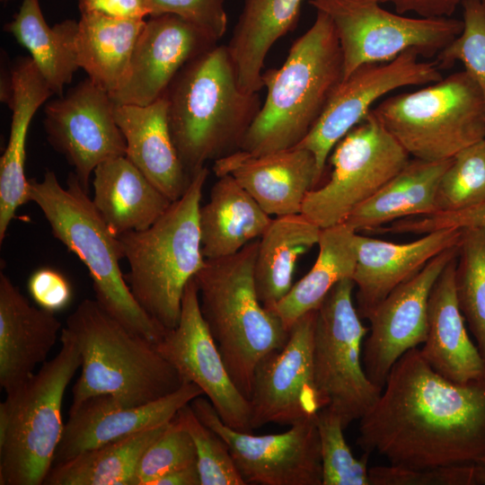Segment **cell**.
Here are the masks:
<instances>
[{"label":"cell","instance_id":"obj_1","mask_svg":"<svg viewBox=\"0 0 485 485\" xmlns=\"http://www.w3.org/2000/svg\"><path fill=\"white\" fill-rule=\"evenodd\" d=\"M357 443L391 465L432 469L485 455V378L467 384L436 373L418 348L392 366Z\"/></svg>","mask_w":485,"mask_h":485},{"label":"cell","instance_id":"obj_2","mask_svg":"<svg viewBox=\"0 0 485 485\" xmlns=\"http://www.w3.org/2000/svg\"><path fill=\"white\" fill-rule=\"evenodd\" d=\"M163 97L173 144L191 178L207 162L240 150L261 107L258 93L240 87L228 48L218 44L186 64Z\"/></svg>","mask_w":485,"mask_h":485},{"label":"cell","instance_id":"obj_3","mask_svg":"<svg viewBox=\"0 0 485 485\" xmlns=\"http://www.w3.org/2000/svg\"><path fill=\"white\" fill-rule=\"evenodd\" d=\"M343 79V57L330 17L316 11L279 68L262 74L264 103L240 150L262 155L295 147L313 128Z\"/></svg>","mask_w":485,"mask_h":485},{"label":"cell","instance_id":"obj_4","mask_svg":"<svg viewBox=\"0 0 485 485\" xmlns=\"http://www.w3.org/2000/svg\"><path fill=\"white\" fill-rule=\"evenodd\" d=\"M30 200L43 213L53 236L86 266L95 300L114 319L153 343L167 330L140 306L128 286L119 261L125 258L119 237L104 222L74 172L60 185L47 170L41 181L30 179Z\"/></svg>","mask_w":485,"mask_h":485},{"label":"cell","instance_id":"obj_5","mask_svg":"<svg viewBox=\"0 0 485 485\" xmlns=\"http://www.w3.org/2000/svg\"><path fill=\"white\" fill-rule=\"evenodd\" d=\"M65 328L82 359L71 406L96 395H110L123 406L144 405L185 383L154 343L128 330L96 300L82 301L66 318Z\"/></svg>","mask_w":485,"mask_h":485},{"label":"cell","instance_id":"obj_6","mask_svg":"<svg viewBox=\"0 0 485 485\" xmlns=\"http://www.w3.org/2000/svg\"><path fill=\"white\" fill-rule=\"evenodd\" d=\"M258 244L259 239L233 255L206 260L194 277L202 316L230 376L248 400L258 363L282 348L289 335L258 298L253 278Z\"/></svg>","mask_w":485,"mask_h":485},{"label":"cell","instance_id":"obj_7","mask_svg":"<svg viewBox=\"0 0 485 485\" xmlns=\"http://www.w3.org/2000/svg\"><path fill=\"white\" fill-rule=\"evenodd\" d=\"M209 171L198 172L185 193L149 228L119 235L129 270L125 280L140 306L165 330L177 326L187 284L204 266L199 208Z\"/></svg>","mask_w":485,"mask_h":485},{"label":"cell","instance_id":"obj_8","mask_svg":"<svg viewBox=\"0 0 485 485\" xmlns=\"http://www.w3.org/2000/svg\"><path fill=\"white\" fill-rule=\"evenodd\" d=\"M61 347L0 403V485H42L65 424L62 403L81 367L76 342L63 327Z\"/></svg>","mask_w":485,"mask_h":485},{"label":"cell","instance_id":"obj_9","mask_svg":"<svg viewBox=\"0 0 485 485\" xmlns=\"http://www.w3.org/2000/svg\"><path fill=\"white\" fill-rule=\"evenodd\" d=\"M372 112L410 156L420 160H447L485 138V99L464 70L390 96Z\"/></svg>","mask_w":485,"mask_h":485},{"label":"cell","instance_id":"obj_10","mask_svg":"<svg viewBox=\"0 0 485 485\" xmlns=\"http://www.w3.org/2000/svg\"><path fill=\"white\" fill-rule=\"evenodd\" d=\"M355 283H337L316 313L313 368L323 408L336 413L346 428L377 401L382 390L367 377L362 348L369 327L363 325L353 302ZM322 408V409H323Z\"/></svg>","mask_w":485,"mask_h":485},{"label":"cell","instance_id":"obj_11","mask_svg":"<svg viewBox=\"0 0 485 485\" xmlns=\"http://www.w3.org/2000/svg\"><path fill=\"white\" fill-rule=\"evenodd\" d=\"M328 181L311 190L302 214L321 229L342 224L398 174L410 155L371 111L333 147Z\"/></svg>","mask_w":485,"mask_h":485},{"label":"cell","instance_id":"obj_12","mask_svg":"<svg viewBox=\"0 0 485 485\" xmlns=\"http://www.w3.org/2000/svg\"><path fill=\"white\" fill-rule=\"evenodd\" d=\"M334 26L343 57V79L361 65L388 62L413 49L432 57L462 31L463 21L410 18L375 0H309Z\"/></svg>","mask_w":485,"mask_h":485},{"label":"cell","instance_id":"obj_13","mask_svg":"<svg viewBox=\"0 0 485 485\" xmlns=\"http://www.w3.org/2000/svg\"><path fill=\"white\" fill-rule=\"evenodd\" d=\"M190 404L198 419L225 441L246 484L322 485L316 417L280 434L255 436L225 425L202 395Z\"/></svg>","mask_w":485,"mask_h":485},{"label":"cell","instance_id":"obj_14","mask_svg":"<svg viewBox=\"0 0 485 485\" xmlns=\"http://www.w3.org/2000/svg\"><path fill=\"white\" fill-rule=\"evenodd\" d=\"M419 57L410 49L388 62L361 65L337 85L313 128L295 146L313 153L321 179L335 145L367 116L375 101L396 89L443 78L436 61Z\"/></svg>","mask_w":485,"mask_h":485},{"label":"cell","instance_id":"obj_15","mask_svg":"<svg viewBox=\"0 0 485 485\" xmlns=\"http://www.w3.org/2000/svg\"><path fill=\"white\" fill-rule=\"evenodd\" d=\"M114 108L110 94L88 77L44 108L48 142L73 167L87 192L91 175L99 164L126 155V140Z\"/></svg>","mask_w":485,"mask_h":485},{"label":"cell","instance_id":"obj_16","mask_svg":"<svg viewBox=\"0 0 485 485\" xmlns=\"http://www.w3.org/2000/svg\"><path fill=\"white\" fill-rule=\"evenodd\" d=\"M316 313L299 318L284 347L258 363L249 398L251 429L268 423L292 426L315 418L323 408L313 368Z\"/></svg>","mask_w":485,"mask_h":485},{"label":"cell","instance_id":"obj_17","mask_svg":"<svg viewBox=\"0 0 485 485\" xmlns=\"http://www.w3.org/2000/svg\"><path fill=\"white\" fill-rule=\"evenodd\" d=\"M185 383H194L228 427L251 432L249 400L230 376L202 316L194 278L187 284L179 322L154 344Z\"/></svg>","mask_w":485,"mask_h":485},{"label":"cell","instance_id":"obj_18","mask_svg":"<svg viewBox=\"0 0 485 485\" xmlns=\"http://www.w3.org/2000/svg\"><path fill=\"white\" fill-rule=\"evenodd\" d=\"M457 254L458 245L435 256L413 278L396 287L366 317L370 326L363 343L362 362L368 379L381 390L396 361L424 343L431 289Z\"/></svg>","mask_w":485,"mask_h":485},{"label":"cell","instance_id":"obj_19","mask_svg":"<svg viewBox=\"0 0 485 485\" xmlns=\"http://www.w3.org/2000/svg\"><path fill=\"white\" fill-rule=\"evenodd\" d=\"M216 44L203 30L179 16L148 17L126 75L110 94L111 100L139 106L154 102L186 64Z\"/></svg>","mask_w":485,"mask_h":485},{"label":"cell","instance_id":"obj_20","mask_svg":"<svg viewBox=\"0 0 485 485\" xmlns=\"http://www.w3.org/2000/svg\"><path fill=\"white\" fill-rule=\"evenodd\" d=\"M201 395L204 392L197 384L184 383L172 393L139 406H123L110 395L90 397L70 407L53 465L89 449L168 423L183 406Z\"/></svg>","mask_w":485,"mask_h":485},{"label":"cell","instance_id":"obj_21","mask_svg":"<svg viewBox=\"0 0 485 485\" xmlns=\"http://www.w3.org/2000/svg\"><path fill=\"white\" fill-rule=\"evenodd\" d=\"M216 177L231 175L269 216L302 212L321 181L312 152L293 147L262 155L238 150L214 162Z\"/></svg>","mask_w":485,"mask_h":485},{"label":"cell","instance_id":"obj_22","mask_svg":"<svg viewBox=\"0 0 485 485\" xmlns=\"http://www.w3.org/2000/svg\"><path fill=\"white\" fill-rule=\"evenodd\" d=\"M463 229L445 228L407 243H395L357 234L353 275L357 311L366 319L396 287L418 274L435 256L459 244Z\"/></svg>","mask_w":485,"mask_h":485},{"label":"cell","instance_id":"obj_23","mask_svg":"<svg viewBox=\"0 0 485 485\" xmlns=\"http://www.w3.org/2000/svg\"><path fill=\"white\" fill-rule=\"evenodd\" d=\"M62 329L55 313L31 305L0 272V385L5 392L22 384L46 361Z\"/></svg>","mask_w":485,"mask_h":485},{"label":"cell","instance_id":"obj_24","mask_svg":"<svg viewBox=\"0 0 485 485\" xmlns=\"http://www.w3.org/2000/svg\"><path fill=\"white\" fill-rule=\"evenodd\" d=\"M10 71L12 87L6 105L12 110L11 127L0 158V243L17 209L31 201L25 175L28 131L38 109L54 94L30 56L19 57Z\"/></svg>","mask_w":485,"mask_h":485},{"label":"cell","instance_id":"obj_25","mask_svg":"<svg viewBox=\"0 0 485 485\" xmlns=\"http://www.w3.org/2000/svg\"><path fill=\"white\" fill-rule=\"evenodd\" d=\"M457 256L436 280L428 298L427 338L420 353L445 378L467 384L485 378V364L470 339L455 292Z\"/></svg>","mask_w":485,"mask_h":485},{"label":"cell","instance_id":"obj_26","mask_svg":"<svg viewBox=\"0 0 485 485\" xmlns=\"http://www.w3.org/2000/svg\"><path fill=\"white\" fill-rule=\"evenodd\" d=\"M114 115L126 140V157L171 201L180 198L192 178L173 144L165 98L146 106L115 103Z\"/></svg>","mask_w":485,"mask_h":485},{"label":"cell","instance_id":"obj_27","mask_svg":"<svg viewBox=\"0 0 485 485\" xmlns=\"http://www.w3.org/2000/svg\"><path fill=\"white\" fill-rule=\"evenodd\" d=\"M93 185V205L117 236L149 228L172 202L126 155L99 164Z\"/></svg>","mask_w":485,"mask_h":485},{"label":"cell","instance_id":"obj_28","mask_svg":"<svg viewBox=\"0 0 485 485\" xmlns=\"http://www.w3.org/2000/svg\"><path fill=\"white\" fill-rule=\"evenodd\" d=\"M270 216L231 175L217 177L208 201L199 208L204 258L216 260L238 252L263 234Z\"/></svg>","mask_w":485,"mask_h":485},{"label":"cell","instance_id":"obj_29","mask_svg":"<svg viewBox=\"0 0 485 485\" xmlns=\"http://www.w3.org/2000/svg\"><path fill=\"white\" fill-rule=\"evenodd\" d=\"M243 5L226 45L240 87L259 93L264 86L266 57L273 45L293 31L303 0H242Z\"/></svg>","mask_w":485,"mask_h":485},{"label":"cell","instance_id":"obj_30","mask_svg":"<svg viewBox=\"0 0 485 485\" xmlns=\"http://www.w3.org/2000/svg\"><path fill=\"white\" fill-rule=\"evenodd\" d=\"M146 21L81 13L73 40L75 60L109 94L120 85Z\"/></svg>","mask_w":485,"mask_h":485},{"label":"cell","instance_id":"obj_31","mask_svg":"<svg viewBox=\"0 0 485 485\" xmlns=\"http://www.w3.org/2000/svg\"><path fill=\"white\" fill-rule=\"evenodd\" d=\"M452 158L442 161L410 159L398 174L358 206L344 223L357 233L373 232L405 217L436 213V189Z\"/></svg>","mask_w":485,"mask_h":485},{"label":"cell","instance_id":"obj_32","mask_svg":"<svg viewBox=\"0 0 485 485\" xmlns=\"http://www.w3.org/2000/svg\"><path fill=\"white\" fill-rule=\"evenodd\" d=\"M357 234L345 223L321 230L314 264L271 309L287 331L299 318L317 310L337 283L353 278Z\"/></svg>","mask_w":485,"mask_h":485},{"label":"cell","instance_id":"obj_33","mask_svg":"<svg viewBox=\"0 0 485 485\" xmlns=\"http://www.w3.org/2000/svg\"><path fill=\"white\" fill-rule=\"evenodd\" d=\"M321 228L302 213L276 216L259 238L253 278L262 305L271 310L293 286L298 259L318 243Z\"/></svg>","mask_w":485,"mask_h":485},{"label":"cell","instance_id":"obj_34","mask_svg":"<svg viewBox=\"0 0 485 485\" xmlns=\"http://www.w3.org/2000/svg\"><path fill=\"white\" fill-rule=\"evenodd\" d=\"M77 25L78 22L66 19L50 27L40 0H22L3 29L28 50L54 94L60 96L79 68L73 51Z\"/></svg>","mask_w":485,"mask_h":485},{"label":"cell","instance_id":"obj_35","mask_svg":"<svg viewBox=\"0 0 485 485\" xmlns=\"http://www.w3.org/2000/svg\"><path fill=\"white\" fill-rule=\"evenodd\" d=\"M168 423L99 445L68 461L54 464L43 484L134 485L143 454Z\"/></svg>","mask_w":485,"mask_h":485},{"label":"cell","instance_id":"obj_36","mask_svg":"<svg viewBox=\"0 0 485 485\" xmlns=\"http://www.w3.org/2000/svg\"><path fill=\"white\" fill-rule=\"evenodd\" d=\"M454 281L459 308L485 364V226L463 229Z\"/></svg>","mask_w":485,"mask_h":485},{"label":"cell","instance_id":"obj_37","mask_svg":"<svg viewBox=\"0 0 485 485\" xmlns=\"http://www.w3.org/2000/svg\"><path fill=\"white\" fill-rule=\"evenodd\" d=\"M484 201L485 140H481L452 158L436 189V213L462 211Z\"/></svg>","mask_w":485,"mask_h":485},{"label":"cell","instance_id":"obj_38","mask_svg":"<svg viewBox=\"0 0 485 485\" xmlns=\"http://www.w3.org/2000/svg\"><path fill=\"white\" fill-rule=\"evenodd\" d=\"M321 445L322 485H370L369 454L356 458L346 442L340 418L328 408L316 416Z\"/></svg>","mask_w":485,"mask_h":485},{"label":"cell","instance_id":"obj_39","mask_svg":"<svg viewBox=\"0 0 485 485\" xmlns=\"http://www.w3.org/2000/svg\"><path fill=\"white\" fill-rule=\"evenodd\" d=\"M176 418L193 439L201 485L246 484L225 441L198 419L190 403Z\"/></svg>","mask_w":485,"mask_h":485},{"label":"cell","instance_id":"obj_40","mask_svg":"<svg viewBox=\"0 0 485 485\" xmlns=\"http://www.w3.org/2000/svg\"><path fill=\"white\" fill-rule=\"evenodd\" d=\"M461 33L436 55L440 69L460 61L485 99V0H464Z\"/></svg>","mask_w":485,"mask_h":485},{"label":"cell","instance_id":"obj_41","mask_svg":"<svg viewBox=\"0 0 485 485\" xmlns=\"http://www.w3.org/2000/svg\"><path fill=\"white\" fill-rule=\"evenodd\" d=\"M197 463L192 437L175 417L143 454L136 472L134 485H154L173 470Z\"/></svg>","mask_w":485,"mask_h":485},{"label":"cell","instance_id":"obj_42","mask_svg":"<svg viewBox=\"0 0 485 485\" xmlns=\"http://www.w3.org/2000/svg\"><path fill=\"white\" fill-rule=\"evenodd\" d=\"M370 485H472V464L432 469H409L394 465L369 468Z\"/></svg>","mask_w":485,"mask_h":485},{"label":"cell","instance_id":"obj_43","mask_svg":"<svg viewBox=\"0 0 485 485\" xmlns=\"http://www.w3.org/2000/svg\"><path fill=\"white\" fill-rule=\"evenodd\" d=\"M151 16L172 14L198 26L216 42L226 32L225 0H149Z\"/></svg>","mask_w":485,"mask_h":485},{"label":"cell","instance_id":"obj_44","mask_svg":"<svg viewBox=\"0 0 485 485\" xmlns=\"http://www.w3.org/2000/svg\"><path fill=\"white\" fill-rule=\"evenodd\" d=\"M480 226H485V201L462 211L405 217L384 228H379L378 233L425 234L445 228L466 229Z\"/></svg>","mask_w":485,"mask_h":485},{"label":"cell","instance_id":"obj_45","mask_svg":"<svg viewBox=\"0 0 485 485\" xmlns=\"http://www.w3.org/2000/svg\"><path fill=\"white\" fill-rule=\"evenodd\" d=\"M28 291L40 307L53 313L66 308L73 295L68 279L58 270L48 267L31 275Z\"/></svg>","mask_w":485,"mask_h":485},{"label":"cell","instance_id":"obj_46","mask_svg":"<svg viewBox=\"0 0 485 485\" xmlns=\"http://www.w3.org/2000/svg\"><path fill=\"white\" fill-rule=\"evenodd\" d=\"M80 13L95 12L122 19L146 20L151 16L149 0H78Z\"/></svg>","mask_w":485,"mask_h":485},{"label":"cell","instance_id":"obj_47","mask_svg":"<svg viewBox=\"0 0 485 485\" xmlns=\"http://www.w3.org/2000/svg\"><path fill=\"white\" fill-rule=\"evenodd\" d=\"M464 0H378L389 3L400 14L414 13L420 18L436 19L451 17Z\"/></svg>","mask_w":485,"mask_h":485},{"label":"cell","instance_id":"obj_48","mask_svg":"<svg viewBox=\"0 0 485 485\" xmlns=\"http://www.w3.org/2000/svg\"><path fill=\"white\" fill-rule=\"evenodd\" d=\"M154 485H201L197 463L169 472Z\"/></svg>","mask_w":485,"mask_h":485},{"label":"cell","instance_id":"obj_49","mask_svg":"<svg viewBox=\"0 0 485 485\" xmlns=\"http://www.w3.org/2000/svg\"><path fill=\"white\" fill-rule=\"evenodd\" d=\"M472 485H485V455L472 463Z\"/></svg>","mask_w":485,"mask_h":485},{"label":"cell","instance_id":"obj_50","mask_svg":"<svg viewBox=\"0 0 485 485\" xmlns=\"http://www.w3.org/2000/svg\"><path fill=\"white\" fill-rule=\"evenodd\" d=\"M4 4H7L8 2L10 1H13V0H1Z\"/></svg>","mask_w":485,"mask_h":485},{"label":"cell","instance_id":"obj_51","mask_svg":"<svg viewBox=\"0 0 485 485\" xmlns=\"http://www.w3.org/2000/svg\"><path fill=\"white\" fill-rule=\"evenodd\" d=\"M375 1H378V0H375Z\"/></svg>","mask_w":485,"mask_h":485},{"label":"cell","instance_id":"obj_52","mask_svg":"<svg viewBox=\"0 0 485 485\" xmlns=\"http://www.w3.org/2000/svg\"><path fill=\"white\" fill-rule=\"evenodd\" d=\"M484 140H485V138H484Z\"/></svg>","mask_w":485,"mask_h":485}]
</instances>
